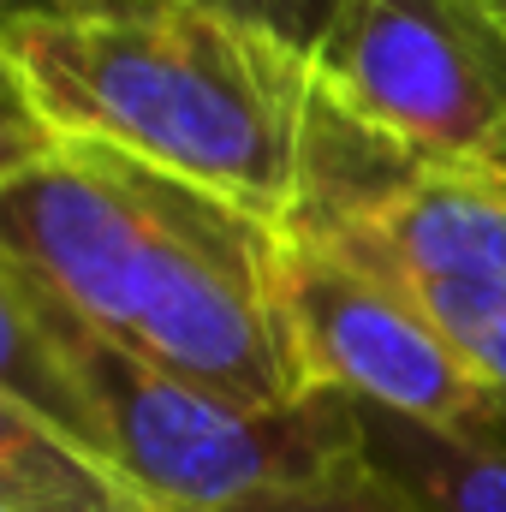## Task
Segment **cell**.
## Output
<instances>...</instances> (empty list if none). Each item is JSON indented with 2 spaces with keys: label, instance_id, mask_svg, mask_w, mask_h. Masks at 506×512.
Listing matches in <instances>:
<instances>
[{
  "label": "cell",
  "instance_id": "6da1fadb",
  "mask_svg": "<svg viewBox=\"0 0 506 512\" xmlns=\"http://www.w3.org/2000/svg\"><path fill=\"white\" fill-rule=\"evenodd\" d=\"M6 262L96 334L233 405L292 411L322 393L292 334L286 233L126 149L60 143L12 114Z\"/></svg>",
  "mask_w": 506,
  "mask_h": 512
},
{
  "label": "cell",
  "instance_id": "7a4b0ae2",
  "mask_svg": "<svg viewBox=\"0 0 506 512\" xmlns=\"http://www.w3.org/2000/svg\"><path fill=\"white\" fill-rule=\"evenodd\" d=\"M12 114L60 143H108L286 227L316 72L203 0H18Z\"/></svg>",
  "mask_w": 506,
  "mask_h": 512
},
{
  "label": "cell",
  "instance_id": "3957f363",
  "mask_svg": "<svg viewBox=\"0 0 506 512\" xmlns=\"http://www.w3.org/2000/svg\"><path fill=\"white\" fill-rule=\"evenodd\" d=\"M0 268L18 274L48 340L72 364V376L96 411L102 453L126 477H137L161 507L233 512L256 495L310 483L358 453V405L352 399L310 393L292 411L233 405L227 393L185 382V376L126 352L120 340L96 334L78 310H66L48 286H36L6 256H0Z\"/></svg>",
  "mask_w": 506,
  "mask_h": 512
},
{
  "label": "cell",
  "instance_id": "277c9868",
  "mask_svg": "<svg viewBox=\"0 0 506 512\" xmlns=\"http://www.w3.org/2000/svg\"><path fill=\"white\" fill-rule=\"evenodd\" d=\"M292 239L399 280L429 316L506 304V179L423 161L316 90Z\"/></svg>",
  "mask_w": 506,
  "mask_h": 512
},
{
  "label": "cell",
  "instance_id": "5b68a950",
  "mask_svg": "<svg viewBox=\"0 0 506 512\" xmlns=\"http://www.w3.org/2000/svg\"><path fill=\"white\" fill-rule=\"evenodd\" d=\"M310 72L387 143L506 179V24L483 0H352Z\"/></svg>",
  "mask_w": 506,
  "mask_h": 512
},
{
  "label": "cell",
  "instance_id": "8992f818",
  "mask_svg": "<svg viewBox=\"0 0 506 512\" xmlns=\"http://www.w3.org/2000/svg\"><path fill=\"white\" fill-rule=\"evenodd\" d=\"M286 304L304 370L322 393L453 435L506 429L495 382L399 280L286 233Z\"/></svg>",
  "mask_w": 506,
  "mask_h": 512
},
{
  "label": "cell",
  "instance_id": "52a82bcc",
  "mask_svg": "<svg viewBox=\"0 0 506 512\" xmlns=\"http://www.w3.org/2000/svg\"><path fill=\"white\" fill-rule=\"evenodd\" d=\"M358 447L417 512H506V429L453 435L358 405Z\"/></svg>",
  "mask_w": 506,
  "mask_h": 512
},
{
  "label": "cell",
  "instance_id": "ba28073f",
  "mask_svg": "<svg viewBox=\"0 0 506 512\" xmlns=\"http://www.w3.org/2000/svg\"><path fill=\"white\" fill-rule=\"evenodd\" d=\"M0 512H173L114 459L0 399Z\"/></svg>",
  "mask_w": 506,
  "mask_h": 512
},
{
  "label": "cell",
  "instance_id": "9c48e42d",
  "mask_svg": "<svg viewBox=\"0 0 506 512\" xmlns=\"http://www.w3.org/2000/svg\"><path fill=\"white\" fill-rule=\"evenodd\" d=\"M233 512H417V507L381 483L370 471V459H364V447H358L334 471H322L310 483H292V489H274V495H256Z\"/></svg>",
  "mask_w": 506,
  "mask_h": 512
},
{
  "label": "cell",
  "instance_id": "30bf717a",
  "mask_svg": "<svg viewBox=\"0 0 506 512\" xmlns=\"http://www.w3.org/2000/svg\"><path fill=\"white\" fill-rule=\"evenodd\" d=\"M203 6L227 12L233 24L268 36L274 48H286V54H298V60H316L352 0H203Z\"/></svg>",
  "mask_w": 506,
  "mask_h": 512
},
{
  "label": "cell",
  "instance_id": "8fae6325",
  "mask_svg": "<svg viewBox=\"0 0 506 512\" xmlns=\"http://www.w3.org/2000/svg\"><path fill=\"white\" fill-rule=\"evenodd\" d=\"M435 322L453 334V346L495 382L506 405V304H459V310H435Z\"/></svg>",
  "mask_w": 506,
  "mask_h": 512
},
{
  "label": "cell",
  "instance_id": "7c38bea8",
  "mask_svg": "<svg viewBox=\"0 0 506 512\" xmlns=\"http://www.w3.org/2000/svg\"><path fill=\"white\" fill-rule=\"evenodd\" d=\"M483 6H489V12H495V18L506 24V0H483Z\"/></svg>",
  "mask_w": 506,
  "mask_h": 512
}]
</instances>
